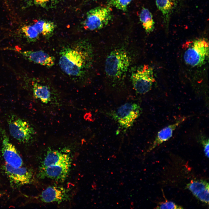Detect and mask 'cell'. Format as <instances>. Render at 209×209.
Instances as JSON below:
<instances>
[{
    "instance_id": "obj_12",
    "label": "cell",
    "mask_w": 209,
    "mask_h": 209,
    "mask_svg": "<svg viewBox=\"0 0 209 209\" xmlns=\"http://www.w3.org/2000/svg\"><path fill=\"white\" fill-rule=\"evenodd\" d=\"M15 50L18 51L24 58L30 62L49 67L54 64V57L42 50L22 51Z\"/></svg>"
},
{
    "instance_id": "obj_7",
    "label": "cell",
    "mask_w": 209,
    "mask_h": 209,
    "mask_svg": "<svg viewBox=\"0 0 209 209\" xmlns=\"http://www.w3.org/2000/svg\"><path fill=\"white\" fill-rule=\"evenodd\" d=\"M109 6H99L90 10L87 14L83 25L90 30L100 29L106 26L112 16Z\"/></svg>"
},
{
    "instance_id": "obj_20",
    "label": "cell",
    "mask_w": 209,
    "mask_h": 209,
    "mask_svg": "<svg viewBox=\"0 0 209 209\" xmlns=\"http://www.w3.org/2000/svg\"><path fill=\"white\" fill-rule=\"evenodd\" d=\"M22 30L28 42H35L38 38L39 34L33 26H24Z\"/></svg>"
},
{
    "instance_id": "obj_13",
    "label": "cell",
    "mask_w": 209,
    "mask_h": 209,
    "mask_svg": "<svg viewBox=\"0 0 209 209\" xmlns=\"http://www.w3.org/2000/svg\"><path fill=\"white\" fill-rule=\"evenodd\" d=\"M69 154L63 150L60 151L49 148L42 162L40 167L50 166L71 164Z\"/></svg>"
},
{
    "instance_id": "obj_10",
    "label": "cell",
    "mask_w": 209,
    "mask_h": 209,
    "mask_svg": "<svg viewBox=\"0 0 209 209\" xmlns=\"http://www.w3.org/2000/svg\"><path fill=\"white\" fill-rule=\"evenodd\" d=\"M71 164L50 166L39 167L38 177L43 179L47 178L56 181H63L68 176Z\"/></svg>"
},
{
    "instance_id": "obj_14",
    "label": "cell",
    "mask_w": 209,
    "mask_h": 209,
    "mask_svg": "<svg viewBox=\"0 0 209 209\" xmlns=\"http://www.w3.org/2000/svg\"><path fill=\"white\" fill-rule=\"evenodd\" d=\"M187 187L198 199L208 204L209 185L207 181L203 180H192Z\"/></svg>"
},
{
    "instance_id": "obj_17",
    "label": "cell",
    "mask_w": 209,
    "mask_h": 209,
    "mask_svg": "<svg viewBox=\"0 0 209 209\" xmlns=\"http://www.w3.org/2000/svg\"><path fill=\"white\" fill-rule=\"evenodd\" d=\"M33 89L35 97L42 102L47 104L51 101V92L47 86L35 83L33 85Z\"/></svg>"
},
{
    "instance_id": "obj_21",
    "label": "cell",
    "mask_w": 209,
    "mask_h": 209,
    "mask_svg": "<svg viewBox=\"0 0 209 209\" xmlns=\"http://www.w3.org/2000/svg\"><path fill=\"white\" fill-rule=\"evenodd\" d=\"M132 0H110L108 2V6L114 7L118 9L125 11Z\"/></svg>"
},
{
    "instance_id": "obj_11",
    "label": "cell",
    "mask_w": 209,
    "mask_h": 209,
    "mask_svg": "<svg viewBox=\"0 0 209 209\" xmlns=\"http://www.w3.org/2000/svg\"><path fill=\"white\" fill-rule=\"evenodd\" d=\"M40 197L42 201L45 203H60L68 199V190L62 187L50 186L42 192Z\"/></svg>"
},
{
    "instance_id": "obj_18",
    "label": "cell",
    "mask_w": 209,
    "mask_h": 209,
    "mask_svg": "<svg viewBox=\"0 0 209 209\" xmlns=\"http://www.w3.org/2000/svg\"><path fill=\"white\" fill-rule=\"evenodd\" d=\"M139 19L147 33H150L153 31L154 28L155 23L152 15L148 9L144 8H142L140 14Z\"/></svg>"
},
{
    "instance_id": "obj_5",
    "label": "cell",
    "mask_w": 209,
    "mask_h": 209,
    "mask_svg": "<svg viewBox=\"0 0 209 209\" xmlns=\"http://www.w3.org/2000/svg\"><path fill=\"white\" fill-rule=\"evenodd\" d=\"M131 78L134 89L140 94L150 91L155 81L153 69L147 65L138 67L132 72Z\"/></svg>"
},
{
    "instance_id": "obj_2",
    "label": "cell",
    "mask_w": 209,
    "mask_h": 209,
    "mask_svg": "<svg viewBox=\"0 0 209 209\" xmlns=\"http://www.w3.org/2000/svg\"><path fill=\"white\" fill-rule=\"evenodd\" d=\"M131 58L124 49H115L106 60L105 70L107 75L113 80L119 81L125 76L131 63Z\"/></svg>"
},
{
    "instance_id": "obj_4",
    "label": "cell",
    "mask_w": 209,
    "mask_h": 209,
    "mask_svg": "<svg viewBox=\"0 0 209 209\" xmlns=\"http://www.w3.org/2000/svg\"><path fill=\"white\" fill-rule=\"evenodd\" d=\"M142 113L139 105L134 103H126L109 113L122 129L126 130L131 127Z\"/></svg>"
},
{
    "instance_id": "obj_25",
    "label": "cell",
    "mask_w": 209,
    "mask_h": 209,
    "mask_svg": "<svg viewBox=\"0 0 209 209\" xmlns=\"http://www.w3.org/2000/svg\"></svg>"
},
{
    "instance_id": "obj_19",
    "label": "cell",
    "mask_w": 209,
    "mask_h": 209,
    "mask_svg": "<svg viewBox=\"0 0 209 209\" xmlns=\"http://www.w3.org/2000/svg\"><path fill=\"white\" fill-rule=\"evenodd\" d=\"M33 26L39 34L46 37H49L51 35L55 28L53 22L44 20L35 21Z\"/></svg>"
},
{
    "instance_id": "obj_23",
    "label": "cell",
    "mask_w": 209,
    "mask_h": 209,
    "mask_svg": "<svg viewBox=\"0 0 209 209\" xmlns=\"http://www.w3.org/2000/svg\"><path fill=\"white\" fill-rule=\"evenodd\" d=\"M37 4L44 7H53L56 4L58 0H33Z\"/></svg>"
},
{
    "instance_id": "obj_8",
    "label": "cell",
    "mask_w": 209,
    "mask_h": 209,
    "mask_svg": "<svg viewBox=\"0 0 209 209\" xmlns=\"http://www.w3.org/2000/svg\"><path fill=\"white\" fill-rule=\"evenodd\" d=\"M3 169L12 186L19 187L30 184L32 181L33 173L26 167H15L5 163Z\"/></svg>"
},
{
    "instance_id": "obj_6",
    "label": "cell",
    "mask_w": 209,
    "mask_h": 209,
    "mask_svg": "<svg viewBox=\"0 0 209 209\" xmlns=\"http://www.w3.org/2000/svg\"><path fill=\"white\" fill-rule=\"evenodd\" d=\"M8 122L11 135L19 141L28 143L33 138L35 130L27 121L12 114L9 116Z\"/></svg>"
},
{
    "instance_id": "obj_1",
    "label": "cell",
    "mask_w": 209,
    "mask_h": 209,
    "mask_svg": "<svg viewBox=\"0 0 209 209\" xmlns=\"http://www.w3.org/2000/svg\"><path fill=\"white\" fill-rule=\"evenodd\" d=\"M59 54V63L61 69L71 76H83L93 64V47L85 40H79L66 45L61 50Z\"/></svg>"
},
{
    "instance_id": "obj_22",
    "label": "cell",
    "mask_w": 209,
    "mask_h": 209,
    "mask_svg": "<svg viewBox=\"0 0 209 209\" xmlns=\"http://www.w3.org/2000/svg\"><path fill=\"white\" fill-rule=\"evenodd\" d=\"M156 208L181 209L183 208L172 202L166 201L160 203Z\"/></svg>"
},
{
    "instance_id": "obj_24",
    "label": "cell",
    "mask_w": 209,
    "mask_h": 209,
    "mask_svg": "<svg viewBox=\"0 0 209 209\" xmlns=\"http://www.w3.org/2000/svg\"><path fill=\"white\" fill-rule=\"evenodd\" d=\"M201 142L203 145L204 151L206 156L208 158L209 157V139L208 138L202 136L201 137Z\"/></svg>"
},
{
    "instance_id": "obj_9",
    "label": "cell",
    "mask_w": 209,
    "mask_h": 209,
    "mask_svg": "<svg viewBox=\"0 0 209 209\" xmlns=\"http://www.w3.org/2000/svg\"><path fill=\"white\" fill-rule=\"evenodd\" d=\"M2 138L1 152L6 163L15 167H22L23 160L15 147L10 141L5 130H1Z\"/></svg>"
},
{
    "instance_id": "obj_3",
    "label": "cell",
    "mask_w": 209,
    "mask_h": 209,
    "mask_svg": "<svg viewBox=\"0 0 209 209\" xmlns=\"http://www.w3.org/2000/svg\"><path fill=\"white\" fill-rule=\"evenodd\" d=\"M183 59L186 63L193 67L204 64L208 56L209 44L203 38L197 39L186 43Z\"/></svg>"
},
{
    "instance_id": "obj_15",
    "label": "cell",
    "mask_w": 209,
    "mask_h": 209,
    "mask_svg": "<svg viewBox=\"0 0 209 209\" xmlns=\"http://www.w3.org/2000/svg\"><path fill=\"white\" fill-rule=\"evenodd\" d=\"M186 118V117H183L178 119L174 123L169 125L159 131L149 148V150H152L169 140L172 137L174 131Z\"/></svg>"
},
{
    "instance_id": "obj_16",
    "label": "cell",
    "mask_w": 209,
    "mask_h": 209,
    "mask_svg": "<svg viewBox=\"0 0 209 209\" xmlns=\"http://www.w3.org/2000/svg\"><path fill=\"white\" fill-rule=\"evenodd\" d=\"M156 4L162 13L165 26H168L170 15L176 4V0H156Z\"/></svg>"
}]
</instances>
